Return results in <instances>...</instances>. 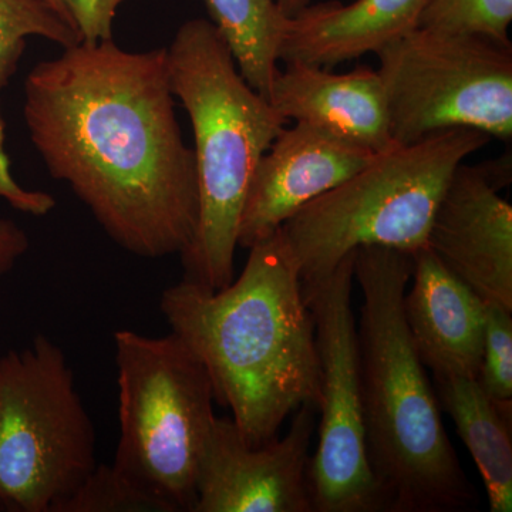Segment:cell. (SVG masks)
<instances>
[{
  "label": "cell",
  "instance_id": "cell-1",
  "mask_svg": "<svg viewBox=\"0 0 512 512\" xmlns=\"http://www.w3.org/2000/svg\"><path fill=\"white\" fill-rule=\"evenodd\" d=\"M30 141L103 231L140 258L181 255L197 231V165L185 144L167 47L80 42L23 86Z\"/></svg>",
  "mask_w": 512,
  "mask_h": 512
},
{
  "label": "cell",
  "instance_id": "cell-18",
  "mask_svg": "<svg viewBox=\"0 0 512 512\" xmlns=\"http://www.w3.org/2000/svg\"><path fill=\"white\" fill-rule=\"evenodd\" d=\"M43 37L66 47L82 42L74 26L46 0H0V86L18 70L29 37Z\"/></svg>",
  "mask_w": 512,
  "mask_h": 512
},
{
  "label": "cell",
  "instance_id": "cell-10",
  "mask_svg": "<svg viewBox=\"0 0 512 512\" xmlns=\"http://www.w3.org/2000/svg\"><path fill=\"white\" fill-rule=\"evenodd\" d=\"M318 406L296 410L284 439L245 443L232 419L215 417L197 474L192 512H313L309 466Z\"/></svg>",
  "mask_w": 512,
  "mask_h": 512
},
{
  "label": "cell",
  "instance_id": "cell-7",
  "mask_svg": "<svg viewBox=\"0 0 512 512\" xmlns=\"http://www.w3.org/2000/svg\"><path fill=\"white\" fill-rule=\"evenodd\" d=\"M96 467V430L63 349L39 333L0 357L5 511L56 512Z\"/></svg>",
  "mask_w": 512,
  "mask_h": 512
},
{
  "label": "cell",
  "instance_id": "cell-24",
  "mask_svg": "<svg viewBox=\"0 0 512 512\" xmlns=\"http://www.w3.org/2000/svg\"><path fill=\"white\" fill-rule=\"evenodd\" d=\"M29 245L28 234L19 225L10 220H0V276L15 268L19 259L28 252Z\"/></svg>",
  "mask_w": 512,
  "mask_h": 512
},
{
  "label": "cell",
  "instance_id": "cell-20",
  "mask_svg": "<svg viewBox=\"0 0 512 512\" xmlns=\"http://www.w3.org/2000/svg\"><path fill=\"white\" fill-rule=\"evenodd\" d=\"M495 303H485L483 356L477 382L485 396L512 416V316Z\"/></svg>",
  "mask_w": 512,
  "mask_h": 512
},
{
  "label": "cell",
  "instance_id": "cell-16",
  "mask_svg": "<svg viewBox=\"0 0 512 512\" xmlns=\"http://www.w3.org/2000/svg\"><path fill=\"white\" fill-rule=\"evenodd\" d=\"M440 409L450 414L487 490L491 512L512 511L511 419L483 392L477 379L434 376Z\"/></svg>",
  "mask_w": 512,
  "mask_h": 512
},
{
  "label": "cell",
  "instance_id": "cell-13",
  "mask_svg": "<svg viewBox=\"0 0 512 512\" xmlns=\"http://www.w3.org/2000/svg\"><path fill=\"white\" fill-rule=\"evenodd\" d=\"M403 315L414 349L434 376L477 379L483 356L485 302L429 248L413 254Z\"/></svg>",
  "mask_w": 512,
  "mask_h": 512
},
{
  "label": "cell",
  "instance_id": "cell-22",
  "mask_svg": "<svg viewBox=\"0 0 512 512\" xmlns=\"http://www.w3.org/2000/svg\"><path fill=\"white\" fill-rule=\"evenodd\" d=\"M126 0H67L70 15L84 43L113 40V22Z\"/></svg>",
  "mask_w": 512,
  "mask_h": 512
},
{
  "label": "cell",
  "instance_id": "cell-17",
  "mask_svg": "<svg viewBox=\"0 0 512 512\" xmlns=\"http://www.w3.org/2000/svg\"><path fill=\"white\" fill-rule=\"evenodd\" d=\"M245 82L269 99L289 18L276 0H204Z\"/></svg>",
  "mask_w": 512,
  "mask_h": 512
},
{
  "label": "cell",
  "instance_id": "cell-6",
  "mask_svg": "<svg viewBox=\"0 0 512 512\" xmlns=\"http://www.w3.org/2000/svg\"><path fill=\"white\" fill-rule=\"evenodd\" d=\"M120 437L111 466L165 512H192L197 474L214 424L207 369L171 332L113 335Z\"/></svg>",
  "mask_w": 512,
  "mask_h": 512
},
{
  "label": "cell",
  "instance_id": "cell-5",
  "mask_svg": "<svg viewBox=\"0 0 512 512\" xmlns=\"http://www.w3.org/2000/svg\"><path fill=\"white\" fill-rule=\"evenodd\" d=\"M474 128H448L372 163L320 195L278 229L302 289L322 281L363 247H427L434 212L457 165L490 141Z\"/></svg>",
  "mask_w": 512,
  "mask_h": 512
},
{
  "label": "cell",
  "instance_id": "cell-15",
  "mask_svg": "<svg viewBox=\"0 0 512 512\" xmlns=\"http://www.w3.org/2000/svg\"><path fill=\"white\" fill-rule=\"evenodd\" d=\"M430 0H338L312 3L288 20L279 60L332 67L376 53L417 28Z\"/></svg>",
  "mask_w": 512,
  "mask_h": 512
},
{
  "label": "cell",
  "instance_id": "cell-21",
  "mask_svg": "<svg viewBox=\"0 0 512 512\" xmlns=\"http://www.w3.org/2000/svg\"><path fill=\"white\" fill-rule=\"evenodd\" d=\"M56 512H165L163 505L138 490L113 466L94 468L92 474Z\"/></svg>",
  "mask_w": 512,
  "mask_h": 512
},
{
  "label": "cell",
  "instance_id": "cell-26",
  "mask_svg": "<svg viewBox=\"0 0 512 512\" xmlns=\"http://www.w3.org/2000/svg\"><path fill=\"white\" fill-rule=\"evenodd\" d=\"M47 3H49L50 6H52L53 9L56 10L57 13H59L60 16L64 20H66L67 23H70V25L74 26V22L72 19V15H70L69 6H67V0H46ZM76 28V26H74Z\"/></svg>",
  "mask_w": 512,
  "mask_h": 512
},
{
  "label": "cell",
  "instance_id": "cell-8",
  "mask_svg": "<svg viewBox=\"0 0 512 512\" xmlns=\"http://www.w3.org/2000/svg\"><path fill=\"white\" fill-rule=\"evenodd\" d=\"M375 55L397 146L448 128L511 140V42L414 28Z\"/></svg>",
  "mask_w": 512,
  "mask_h": 512
},
{
  "label": "cell",
  "instance_id": "cell-2",
  "mask_svg": "<svg viewBox=\"0 0 512 512\" xmlns=\"http://www.w3.org/2000/svg\"><path fill=\"white\" fill-rule=\"evenodd\" d=\"M160 309L207 369L215 403L231 410L248 446L276 439L302 404L319 407L315 323L278 231L249 248L244 271L227 288L183 279L165 289Z\"/></svg>",
  "mask_w": 512,
  "mask_h": 512
},
{
  "label": "cell",
  "instance_id": "cell-9",
  "mask_svg": "<svg viewBox=\"0 0 512 512\" xmlns=\"http://www.w3.org/2000/svg\"><path fill=\"white\" fill-rule=\"evenodd\" d=\"M353 266L355 252L318 284L302 289L315 323L320 367L318 446L309 466L313 512H380L366 453Z\"/></svg>",
  "mask_w": 512,
  "mask_h": 512
},
{
  "label": "cell",
  "instance_id": "cell-12",
  "mask_svg": "<svg viewBox=\"0 0 512 512\" xmlns=\"http://www.w3.org/2000/svg\"><path fill=\"white\" fill-rule=\"evenodd\" d=\"M259 160L242 208L238 247L274 235L292 215L359 173L377 156L328 128L295 121Z\"/></svg>",
  "mask_w": 512,
  "mask_h": 512
},
{
  "label": "cell",
  "instance_id": "cell-3",
  "mask_svg": "<svg viewBox=\"0 0 512 512\" xmlns=\"http://www.w3.org/2000/svg\"><path fill=\"white\" fill-rule=\"evenodd\" d=\"M412 272L410 252H355L353 275L363 295L357 345L367 460L380 512L471 511L476 490L448 439L403 315Z\"/></svg>",
  "mask_w": 512,
  "mask_h": 512
},
{
  "label": "cell",
  "instance_id": "cell-11",
  "mask_svg": "<svg viewBox=\"0 0 512 512\" xmlns=\"http://www.w3.org/2000/svg\"><path fill=\"white\" fill-rule=\"evenodd\" d=\"M510 163H461L434 212L427 248L485 303L512 312V207L500 195Z\"/></svg>",
  "mask_w": 512,
  "mask_h": 512
},
{
  "label": "cell",
  "instance_id": "cell-23",
  "mask_svg": "<svg viewBox=\"0 0 512 512\" xmlns=\"http://www.w3.org/2000/svg\"><path fill=\"white\" fill-rule=\"evenodd\" d=\"M0 198H5L15 210L43 217L56 207L53 195L43 191H29L20 187L9 170V158L5 151V123L0 113Z\"/></svg>",
  "mask_w": 512,
  "mask_h": 512
},
{
  "label": "cell",
  "instance_id": "cell-14",
  "mask_svg": "<svg viewBox=\"0 0 512 512\" xmlns=\"http://www.w3.org/2000/svg\"><path fill=\"white\" fill-rule=\"evenodd\" d=\"M268 100L286 121L328 128L373 153L397 147L382 80L370 67L336 74L315 64L288 63L276 74Z\"/></svg>",
  "mask_w": 512,
  "mask_h": 512
},
{
  "label": "cell",
  "instance_id": "cell-25",
  "mask_svg": "<svg viewBox=\"0 0 512 512\" xmlns=\"http://www.w3.org/2000/svg\"><path fill=\"white\" fill-rule=\"evenodd\" d=\"M286 18H295L298 13L312 5L313 0H276Z\"/></svg>",
  "mask_w": 512,
  "mask_h": 512
},
{
  "label": "cell",
  "instance_id": "cell-4",
  "mask_svg": "<svg viewBox=\"0 0 512 512\" xmlns=\"http://www.w3.org/2000/svg\"><path fill=\"white\" fill-rule=\"evenodd\" d=\"M174 97L190 117L197 165V231L181 254L184 281L211 291L234 281L238 228L259 160L286 120L242 74L214 23L192 19L167 47Z\"/></svg>",
  "mask_w": 512,
  "mask_h": 512
},
{
  "label": "cell",
  "instance_id": "cell-19",
  "mask_svg": "<svg viewBox=\"0 0 512 512\" xmlns=\"http://www.w3.org/2000/svg\"><path fill=\"white\" fill-rule=\"evenodd\" d=\"M512 0H430L417 28L510 42Z\"/></svg>",
  "mask_w": 512,
  "mask_h": 512
}]
</instances>
